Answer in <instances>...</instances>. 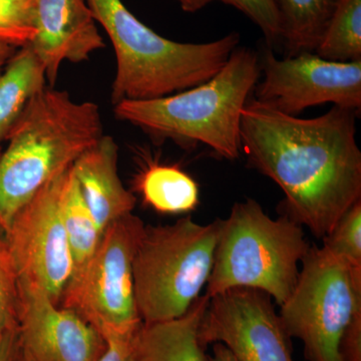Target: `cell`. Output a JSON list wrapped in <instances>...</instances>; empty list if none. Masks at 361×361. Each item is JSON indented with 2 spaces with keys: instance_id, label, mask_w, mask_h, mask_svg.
Listing matches in <instances>:
<instances>
[{
  "instance_id": "obj_17",
  "label": "cell",
  "mask_w": 361,
  "mask_h": 361,
  "mask_svg": "<svg viewBox=\"0 0 361 361\" xmlns=\"http://www.w3.org/2000/svg\"><path fill=\"white\" fill-rule=\"evenodd\" d=\"M287 56L314 52L339 0H274Z\"/></svg>"
},
{
  "instance_id": "obj_24",
  "label": "cell",
  "mask_w": 361,
  "mask_h": 361,
  "mask_svg": "<svg viewBox=\"0 0 361 361\" xmlns=\"http://www.w3.org/2000/svg\"><path fill=\"white\" fill-rule=\"evenodd\" d=\"M248 16L264 35L268 45L281 42V25L274 0H218Z\"/></svg>"
},
{
  "instance_id": "obj_25",
  "label": "cell",
  "mask_w": 361,
  "mask_h": 361,
  "mask_svg": "<svg viewBox=\"0 0 361 361\" xmlns=\"http://www.w3.org/2000/svg\"><path fill=\"white\" fill-rule=\"evenodd\" d=\"M140 329L129 336L106 341V350L97 361H140L137 350V336Z\"/></svg>"
},
{
  "instance_id": "obj_30",
  "label": "cell",
  "mask_w": 361,
  "mask_h": 361,
  "mask_svg": "<svg viewBox=\"0 0 361 361\" xmlns=\"http://www.w3.org/2000/svg\"><path fill=\"white\" fill-rule=\"evenodd\" d=\"M183 11L186 13H196L215 0H177Z\"/></svg>"
},
{
  "instance_id": "obj_5",
  "label": "cell",
  "mask_w": 361,
  "mask_h": 361,
  "mask_svg": "<svg viewBox=\"0 0 361 361\" xmlns=\"http://www.w3.org/2000/svg\"><path fill=\"white\" fill-rule=\"evenodd\" d=\"M310 247L302 226L289 216L273 219L253 199L237 202L221 222L205 295L248 287L281 306L293 291L298 266Z\"/></svg>"
},
{
  "instance_id": "obj_11",
  "label": "cell",
  "mask_w": 361,
  "mask_h": 361,
  "mask_svg": "<svg viewBox=\"0 0 361 361\" xmlns=\"http://www.w3.org/2000/svg\"><path fill=\"white\" fill-rule=\"evenodd\" d=\"M199 338L205 348L222 343L238 361H293L272 298L258 289L235 287L209 298Z\"/></svg>"
},
{
  "instance_id": "obj_6",
  "label": "cell",
  "mask_w": 361,
  "mask_h": 361,
  "mask_svg": "<svg viewBox=\"0 0 361 361\" xmlns=\"http://www.w3.org/2000/svg\"><path fill=\"white\" fill-rule=\"evenodd\" d=\"M221 222L201 225L187 217L145 227L133 262L142 324L179 318L198 300L212 272Z\"/></svg>"
},
{
  "instance_id": "obj_20",
  "label": "cell",
  "mask_w": 361,
  "mask_h": 361,
  "mask_svg": "<svg viewBox=\"0 0 361 361\" xmlns=\"http://www.w3.org/2000/svg\"><path fill=\"white\" fill-rule=\"evenodd\" d=\"M314 54L336 63L361 61V0H339Z\"/></svg>"
},
{
  "instance_id": "obj_32",
  "label": "cell",
  "mask_w": 361,
  "mask_h": 361,
  "mask_svg": "<svg viewBox=\"0 0 361 361\" xmlns=\"http://www.w3.org/2000/svg\"><path fill=\"white\" fill-rule=\"evenodd\" d=\"M1 152H2L1 149H0V155H1Z\"/></svg>"
},
{
  "instance_id": "obj_1",
  "label": "cell",
  "mask_w": 361,
  "mask_h": 361,
  "mask_svg": "<svg viewBox=\"0 0 361 361\" xmlns=\"http://www.w3.org/2000/svg\"><path fill=\"white\" fill-rule=\"evenodd\" d=\"M357 111L334 106L299 118L250 97L242 111L240 139L249 165L281 188L289 217L324 238L361 200Z\"/></svg>"
},
{
  "instance_id": "obj_26",
  "label": "cell",
  "mask_w": 361,
  "mask_h": 361,
  "mask_svg": "<svg viewBox=\"0 0 361 361\" xmlns=\"http://www.w3.org/2000/svg\"><path fill=\"white\" fill-rule=\"evenodd\" d=\"M341 361H361V310L344 330L339 346Z\"/></svg>"
},
{
  "instance_id": "obj_9",
  "label": "cell",
  "mask_w": 361,
  "mask_h": 361,
  "mask_svg": "<svg viewBox=\"0 0 361 361\" xmlns=\"http://www.w3.org/2000/svg\"><path fill=\"white\" fill-rule=\"evenodd\" d=\"M66 171L21 207L4 230L18 278L39 285L58 305L73 273L61 208Z\"/></svg>"
},
{
  "instance_id": "obj_23",
  "label": "cell",
  "mask_w": 361,
  "mask_h": 361,
  "mask_svg": "<svg viewBox=\"0 0 361 361\" xmlns=\"http://www.w3.org/2000/svg\"><path fill=\"white\" fill-rule=\"evenodd\" d=\"M18 275L9 253L6 231L0 225V339L18 324Z\"/></svg>"
},
{
  "instance_id": "obj_31",
  "label": "cell",
  "mask_w": 361,
  "mask_h": 361,
  "mask_svg": "<svg viewBox=\"0 0 361 361\" xmlns=\"http://www.w3.org/2000/svg\"><path fill=\"white\" fill-rule=\"evenodd\" d=\"M16 361H33L30 356L26 353V351L23 348H20V353H18V360Z\"/></svg>"
},
{
  "instance_id": "obj_27",
  "label": "cell",
  "mask_w": 361,
  "mask_h": 361,
  "mask_svg": "<svg viewBox=\"0 0 361 361\" xmlns=\"http://www.w3.org/2000/svg\"><path fill=\"white\" fill-rule=\"evenodd\" d=\"M20 341L18 324L6 330L0 339V361H16L20 353Z\"/></svg>"
},
{
  "instance_id": "obj_19",
  "label": "cell",
  "mask_w": 361,
  "mask_h": 361,
  "mask_svg": "<svg viewBox=\"0 0 361 361\" xmlns=\"http://www.w3.org/2000/svg\"><path fill=\"white\" fill-rule=\"evenodd\" d=\"M61 216L73 261V273L78 272L96 253L103 232L85 202L73 166L63 176L61 194ZM73 276V275H71Z\"/></svg>"
},
{
  "instance_id": "obj_28",
  "label": "cell",
  "mask_w": 361,
  "mask_h": 361,
  "mask_svg": "<svg viewBox=\"0 0 361 361\" xmlns=\"http://www.w3.org/2000/svg\"><path fill=\"white\" fill-rule=\"evenodd\" d=\"M18 47L0 39V73L6 68L7 63L11 61Z\"/></svg>"
},
{
  "instance_id": "obj_22",
  "label": "cell",
  "mask_w": 361,
  "mask_h": 361,
  "mask_svg": "<svg viewBox=\"0 0 361 361\" xmlns=\"http://www.w3.org/2000/svg\"><path fill=\"white\" fill-rule=\"evenodd\" d=\"M35 0H0V39L20 47L35 37Z\"/></svg>"
},
{
  "instance_id": "obj_16",
  "label": "cell",
  "mask_w": 361,
  "mask_h": 361,
  "mask_svg": "<svg viewBox=\"0 0 361 361\" xmlns=\"http://www.w3.org/2000/svg\"><path fill=\"white\" fill-rule=\"evenodd\" d=\"M47 73L28 45L18 47L0 73V144L6 141L30 101L45 87Z\"/></svg>"
},
{
  "instance_id": "obj_2",
  "label": "cell",
  "mask_w": 361,
  "mask_h": 361,
  "mask_svg": "<svg viewBox=\"0 0 361 361\" xmlns=\"http://www.w3.org/2000/svg\"><path fill=\"white\" fill-rule=\"evenodd\" d=\"M104 135L101 111L63 90L45 87L27 104L0 155V225L49 180L71 167Z\"/></svg>"
},
{
  "instance_id": "obj_4",
  "label": "cell",
  "mask_w": 361,
  "mask_h": 361,
  "mask_svg": "<svg viewBox=\"0 0 361 361\" xmlns=\"http://www.w3.org/2000/svg\"><path fill=\"white\" fill-rule=\"evenodd\" d=\"M87 2L115 51L114 106L126 99H159L203 84L239 45L240 35L235 32L206 44L174 42L144 25L121 0Z\"/></svg>"
},
{
  "instance_id": "obj_3",
  "label": "cell",
  "mask_w": 361,
  "mask_h": 361,
  "mask_svg": "<svg viewBox=\"0 0 361 361\" xmlns=\"http://www.w3.org/2000/svg\"><path fill=\"white\" fill-rule=\"evenodd\" d=\"M260 59L249 47H236L210 80L159 99L115 104V115L151 135L180 146L206 145L216 155L234 161L241 154L242 111L260 78Z\"/></svg>"
},
{
  "instance_id": "obj_18",
  "label": "cell",
  "mask_w": 361,
  "mask_h": 361,
  "mask_svg": "<svg viewBox=\"0 0 361 361\" xmlns=\"http://www.w3.org/2000/svg\"><path fill=\"white\" fill-rule=\"evenodd\" d=\"M137 189L147 205L164 214L190 212L200 200L196 180L176 166L149 164L137 178Z\"/></svg>"
},
{
  "instance_id": "obj_7",
  "label": "cell",
  "mask_w": 361,
  "mask_h": 361,
  "mask_svg": "<svg viewBox=\"0 0 361 361\" xmlns=\"http://www.w3.org/2000/svg\"><path fill=\"white\" fill-rule=\"evenodd\" d=\"M293 291L280 306L289 337L303 343L307 361H341L344 330L361 310V272L324 247H310Z\"/></svg>"
},
{
  "instance_id": "obj_10",
  "label": "cell",
  "mask_w": 361,
  "mask_h": 361,
  "mask_svg": "<svg viewBox=\"0 0 361 361\" xmlns=\"http://www.w3.org/2000/svg\"><path fill=\"white\" fill-rule=\"evenodd\" d=\"M260 68L263 80L254 87L259 103L285 115L297 116L323 104L360 111L361 61L336 63L303 52L283 59L268 49Z\"/></svg>"
},
{
  "instance_id": "obj_29",
  "label": "cell",
  "mask_w": 361,
  "mask_h": 361,
  "mask_svg": "<svg viewBox=\"0 0 361 361\" xmlns=\"http://www.w3.org/2000/svg\"><path fill=\"white\" fill-rule=\"evenodd\" d=\"M209 361H238L222 343L213 344V355L209 357Z\"/></svg>"
},
{
  "instance_id": "obj_12",
  "label": "cell",
  "mask_w": 361,
  "mask_h": 361,
  "mask_svg": "<svg viewBox=\"0 0 361 361\" xmlns=\"http://www.w3.org/2000/svg\"><path fill=\"white\" fill-rule=\"evenodd\" d=\"M18 327L20 346L33 361H97L106 348L104 337L82 316L21 278Z\"/></svg>"
},
{
  "instance_id": "obj_15",
  "label": "cell",
  "mask_w": 361,
  "mask_h": 361,
  "mask_svg": "<svg viewBox=\"0 0 361 361\" xmlns=\"http://www.w3.org/2000/svg\"><path fill=\"white\" fill-rule=\"evenodd\" d=\"M209 303L200 296L186 314L170 322L142 324L137 336L140 361H209L199 327Z\"/></svg>"
},
{
  "instance_id": "obj_21",
  "label": "cell",
  "mask_w": 361,
  "mask_h": 361,
  "mask_svg": "<svg viewBox=\"0 0 361 361\" xmlns=\"http://www.w3.org/2000/svg\"><path fill=\"white\" fill-rule=\"evenodd\" d=\"M323 239V247L361 272V200L350 207Z\"/></svg>"
},
{
  "instance_id": "obj_13",
  "label": "cell",
  "mask_w": 361,
  "mask_h": 361,
  "mask_svg": "<svg viewBox=\"0 0 361 361\" xmlns=\"http://www.w3.org/2000/svg\"><path fill=\"white\" fill-rule=\"evenodd\" d=\"M33 23L35 37L25 45L42 61L51 85L63 61L82 63L104 47L87 0H35Z\"/></svg>"
},
{
  "instance_id": "obj_8",
  "label": "cell",
  "mask_w": 361,
  "mask_h": 361,
  "mask_svg": "<svg viewBox=\"0 0 361 361\" xmlns=\"http://www.w3.org/2000/svg\"><path fill=\"white\" fill-rule=\"evenodd\" d=\"M145 227L133 214L109 226L96 253L73 273L61 297L59 305L82 316L104 341L129 336L142 327L133 262Z\"/></svg>"
},
{
  "instance_id": "obj_14",
  "label": "cell",
  "mask_w": 361,
  "mask_h": 361,
  "mask_svg": "<svg viewBox=\"0 0 361 361\" xmlns=\"http://www.w3.org/2000/svg\"><path fill=\"white\" fill-rule=\"evenodd\" d=\"M118 148L104 135L73 165L78 187L101 231L133 214L137 199L126 189L118 172Z\"/></svg>"
}]
</instances>
